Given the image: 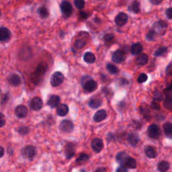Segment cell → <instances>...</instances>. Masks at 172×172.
I'll return each instance as SVG.
<instances>
[{
    "instance_id": "7c38bea8",
    "label": "cell",
    "mask_w": 172,
    "mask_h": 172,
    "mask_svg": "<svg viewBox=\"0 0 172 172\" xmlns=\"http://www.w3.org/2000/svg\"><path fill=\"white\" fill-rule=\"evenodd\" d=\"M30 106L33 110H39L43 106V102L40 98L34 97L31 100Z\"/></svg>"
},
{
    "instance_id": "ee69618b",
    "label": "cell",
    "mask_w": 172,
    "mask_h": 172,
    "mask_svg": "<svg viewBox=\"0 0 172 172\" xmlns=\"http://www.w3.org/2000/svg\"><path fill=\"white\" fill-rule=\"evenodd\" d=\"M117 172H128V170L125 167L120 166L117 170Z\"/></svg>"
},
{
    "instance_id": "83f0119b",
    "label": "cell",
    "mask_w": 172,
    "mask_h": 172,
    "mask_svg": "<svg viewBox=\"0 0 172 172\" xmlns=\"http://www.w3.org/2000/svg\"><path fill=\"white\" fill-rule=\"evenodd\" d=\"M142 50H143V46H142L140 43H135V44L132 45L131 49V53L134 55L140 54Z\"/></svg>"
},
{
    "instance_id": "9a60e30c",
    "label": "cell",
    "mask_w": 172,
    "mask_h": 172,
    "mask_svg": "<svg viewBox=\"0 0 172 172\" xmlns=\"http://www.w3.org/2000/svg\"><path fill=\"white\" fill-rule=\"evenodd\" d=\"M11 32L7 28L2 27L0 29V41L2 42H7L10 39Z\"/></svg>"
},
{
    "instance_id": "d6a6232c",
    "label": "cell",
    "mask_w": 172,
    "mask_h": 172,
    "mask_svg": "<svg viewBox=\"0 0 172 172\" xmlns=\"http://www.w3.org/2000/svg\"><path fill=\"white\" fill-rule=\"evenodd\" d=\"M89 160V157L88 155H86L85 153H81L80 155L79 156V157L77 159L76 162L78 163H85L86 161H88Z\"/></svg>"
},
{
    "instance_id": "bcb514c9",
    "label": "cell",
    "mask_w": 172,
    "mask_h": 172,
    "mask_svg": "<svg viewBox=\"0 0 172 172\" xmlns=\"http://www.w3.org/2000/svg\"><path fill=\"white\" fill-rule=\"evenodd\" d=\"M149 2L153 5H159L162 2V0H149Z\"/></svg>"
},
{
    "instance_id": "484cf974",
    "label": "cell",
    "mask_w": 172,
    "mask_h": 172,
    "mask_svg": "<svg viewBox=\"0 0 172 172\" xmlns=\"http://www.w3.org/2000/svg\"><path fill=\"white\" fill-rule=\"evenodd\" d=\"M46 69H47V64L45 63H41L39 64H38V66L37 67V69L35 71L36 76L44 75Z\"/></svg>"
},
{
    "instance_id": "7bdbcfd3",
    "label": "cell",
    "mask_w": 172,
    "mask_h": 172,
    "mask_svg": "<svg viewBox=\"0 0 172 172\" xmlns=\"http://www.w3.org/2000/svg\"><path fill=\"white\" fill-rule=\"evenodd\" d=\"M151 107L155 110H160V105H159L155 102H153L151 103Z\"/></svg>"
},
{
    "instance_id": "603a6c76",
    "label": "cell",
    "mask_w": 172,
    "mask_h": 172,
    "mask_svg": "<svg viewBox=\"0 0 172 172\" xmlns=\"http://www.w3.org/2000/svg\"><path fill=\"white\" fill-rule=\"evenodd\" d=\"M163 131H164L165 135L169 137L170 139H172V123L171 122H166L163 126Z\"/></svg>"
},
{
    "instance_id": "f35d334b",
    "label": "cell",
    "mask_w": 172,
    "mask_h": 172,
    "mask_svg": "<svg viewBox=\"0 0 172 172\" xmlns=\"http://www.w3.org/2000/svg\"><path fill=\"white\" fill-rule=\"evenodd\" d=\"M114 39V36L112 35V34H106V36H104V41L105 42L107 43H110L112 41H113Z\"/></svg>"
},
{
    "instance_id": "836d02e7",
    "label": "cell",
    "mask_w": 172,
    "mask_h": 172,
    "mask_svg": "<svg viewBox=\"0 0 172 172\" xmlns=\"http://www.w3.org/2000/svg\"><path fill=\"white\" fill-rule=\"evenodd\" d=\"M85 45H86V41L84 39V38H79V39H77L75 42V46L77 49L83 48Z\"/></svg>"
},
{
    "instance_id": "6da1fadb",
    "label": "cell",
    "mask_w": 172,
    "mask_h": 172,
    "mask_svg": "<svg viewBox=\"0 0 172 172\" xmlns=\"http://www.w3.org/2000/svg\"><path fill=\"white\" fill-rule=\"evenodd\" d=\"M117 160L120 165L126 168L135 169L136 167V161L135 159L128 155L127 153L124 151L119 152L117 154Z\"/></svg>"
},
{
    "instance_id": "52a82bcc",
    "label": "cell",
    "mask_w": 172,
    "mask_h": 172,
    "mask_svg": "<svg viewBox=\"0 0 172 172\" xmlns=\"http://www.w3.org/2000/svg\"><path fill=\"white\" fill-rule=\"evenodd\" d=\"M147 133L150 138L153 139H157L160 138V134H161L160 128H159L158 126L155 124H151V125H150L149 127Z\"/></svg>"
},
{
    "instance_id": "8d00e7d4",
    "label": "cell",
    "mask_w": 172,
    "mask_h": 172,
    "mask_svg": "<svg viewBox=\"0 0 172 172\" xmlns=\"http://www.w3.org/2000/svg\"><path fill=\"white\" fill-rule=\"evenodd\" d=\"M147 79H148V76H147V74H141L138 77V79H137V81H138V82L139 84H142V83L145 82V81L147 80Z\"/></svg>"
},
{
    "instance_id": "ba28073f",
    "label": "cell",
    "mask_w": 172,
    "mask_h": 172,
    "mask_svg": "<svg viewBox=\"0 0 172 172\" xmlns=\"http://www.w3.org/2000/svg\"><path fill=\"white\" fill-rule=\"evenodd\" d=\"M59 129L64 133H69L74 130V124L70 120H64L60 124Z\"/></svg>"
},
{
    "instance_id": "ab89813d",
    "label": "cell",
    "mask_w": 172,
    "mask_h": 172,
    "mask_svg": "<svg viewBox=\"0 0 172 172\" xmlns=\"http://www.w3.org/2000/svg\"><path fill=\"white\" fill-rule=\"evenodd\" d=\"M165 14L167 17V18L172 20V7L167 8L165 11Z\"/></svg>"
},
{
    "instance_id": "4fadbf2b",
    "label": "cell",
    "mask_w": 172,
    "mask_h": 172,
    "mask_svg": "<svg viewBox=\"0 0 172 172\" xmlns=\"http://www.w3.org/2000/svg\"><path fill=\"white\" fill-rule=\"evenodd\" d=\"M64 153L67 159H71L75 155V146L74 143H69L64 147Z\"/></svg>"
},
{
    "instance_id": "ffe728a7",
    "label": "cell",
    "mask_w": 172,
    "mask_h": 172,
    "mask_svg": "<svg viewBox=\"0 0 172 172\" xmlns=\"http://www.w3.org/2000/svg\"><path fill=\"white\" fill-rule=\"evenodd\" d=\"M127 141L129 143V144L131 145L132 146H135L140 141V138L139 135L136 134V133H131L128 135Z\"/></svg>"
},
{
    "instance_id": "74e56055",
    "label": "cell",
    "mask_w": 172,
    "mask_h": 172,
    "mask_svg": "<svg viewBox=\"0 0 172 172\" xmlns=\"http://www.w3.org/2000/svg\"><path fill=\"white\" fill-rule=\"evenodd\" d=\"M155 32L153 31V30H151V31H150L147 34V36H146V38H147V39L148 41H153L155 40Z\"/></svg>"
},
{
    "instance_id": "277c9868",
    "label": "cell",
    "mask_w": 172,
    "mask_h": 172,
    "mask_svg": "<svg viewBox=\"0 0 172 172\" xmlns=\"http://www.w3.org/2000/svg\"><path fill=\"white\" fill-rule=\"evenodd\" d=\"M60 7H61L63 16L64 18H67L71 16L73 7L71 4L68 1H63L60 5Z\"/></svg>"
},
{
    "instance_id": "30bf717a",
    "label": "cell",
    "mask_w": 172,
    "mask_h": 172,
    "mask_svg": "<svg viewBox=\"0 0 172 172\" xmlns=\"http://www.w3.org/2000/svg\"><path fill=\"white\" fill-rule=\"evenodd\" d=\"M91 146L92 149L96 153H100L104 148V142L101 139L96 138L92 141Z\"/></svg>"
},
{
    "instance_id": "9c48e42d",
    "label": "cell",
    "mask_w": 172,
    "mask_h": 172,
    "mask_svg": "<svg viewBox=\"0 0 172 172\" xmlns=\"http://www.w3.org/2000/svg\"><path fill=\"white\" fill-rule=\"evenodd\" d=\"M22 153L26 157L32 160L36 155V149L35 147H34L32 145L26 146L22 150Z\"/></svg>"
},
{
    "instance_id": "5b68a950",
    "label": "cell",
    "mask_w": 172,
    "mask_h": 172,
    "mask_svg": "<svg viewBox=\"0 0 172 172\" xmlns=\"http://www.w3.org/2000/svg\"><path fill=\"white\" fill-rule=\"evenodd\" d=\"M164 93L165 98L163 102V106L165 108L172 110V85L165 90Z\"/></svg>"
},
{
    "instance_id": "f1b7e54d",
    "label": "cell",
    "mask_w": 172,
    "mask_h": 172,
    "mask_svg": "<svg viewBox=\"0 0 172 172\" xmlns=\"http://www.w3.org/2000/svg\"><path fill=\"white\" fill-rule=\"evenodd\" d=\"M158 170L161 172H166L170 169V163L166 161H161L158 163Z\"/></svg>"
},
{
    "instance_id": "cb8c5ba5",
    "label": "cell",
    "mask_w": 172,
    "mask_h": 172,
    "mask_svg": "<svg viewBox=\"0 0 172 172\" xmlns=\"http://www.w3.org/2000/svg\"><path fill=\"white\" fill-rule=\"evenodd\" d=\"M102 100L99 98H93L89 100L88 104L92 108H98L102 104Z\"/></svg>"
},
{
    "instance_id": "7dc6e473",
    "label": "cell",
    "mask_w": 172,
    "mask_h": 172,
    "mask_svg": "<svg viewBox=\"0 0 172 172\" xmlns=\"http://www.w3.org/2000/svg\"><path fill=\"white\" fill-rule=\"evenodd\" d=\"M8 100V97L7 96V95H3L2 96V104H4V103H6Z\"/></svg>"
},
{
    "instance_id": "4dcf8cb0",
    "label": "cell",
    "mask_w": 172,
    "mask_h": 172,
    "mask_svg": "<svg viewBox=\"0 0 172 172\" xmlns=\"http://www.w3.org/2000/svg\"><path fill=\"white\" fill-rule=\"evenodd\" d=\"M38 12L42 18H46L49 16V11L45 7H41Z\"/></svg>"
},
{
    "instance_id": "e0dca14e",
    "label": "cell",
    "mask_w": 172,
    "mask_h": 172,
    "mask_svg": "<svg viewBox=\"0 0 172 172\" xmlns=\"http://www.w3.org/2000/svg\"><path fill=\"white\" fill-rule=\"evenodd\" d=\"M124 59V56L122 53V51L120 50H116L115 52L112 55V61L116 63H122Z\"/></svg>"
},
{
    "instance_id": "3957f363",
    "label": "cell",
    "mask_w": 172,
    "mask_h": 172,
    "mask_svg": "<svg viewBox=\"0 0 172 172\" xmlns=\"http://www.w3.org/2000/svg\"><path fill=\"white\" fill-rule=\"evenodd\" d=\"M167 24L166 22L160 20L155 22L153 25V31L158 35H163L166 32Z\"/></svg>"
},
{
    "instance_id": "44dd1931",
    "label": "cell",
    "mask_w": 172,
    "mask_h": 172,
    "mask_svg": "<svg viewBox=\"0 0 172 172\" xmlns=\"http://www.w3.org/2000/svg\"><path fill=\"white\" fill-rule=\"evenodd\" d=\"M148 60V55L145 53H142L140 54L138 57H136L135 62L137 64H139V65H145V64L147 63Z\"/></svg>"
},
{
    "instance_id": "e575fe53",
    "label": "cell",
    "mask_w": 172,
    "mask_h": 172,
    "mask_svg": "<svg viewBox=\"0 0 172 172\" xmlns=\"http://www.w3.org/2000/svg\"><path fill=\"white\" fill-rule=\"evenodd\" d=\"M167 47H164V46L160 47V48H159L155 50V52L154 53V56H155V57H160V56L165 53L167 52Z\"/></svg>"
},
{
    "instance_id": "c3c4849f",
    "label": "cell",
    "mask_w": 172,
    "mask_h": 172,
    "mask_svg": "<svg viewBox=\"0 0 172 172\" xmlns=\"http://www.w3.org/2000/svg\"><path fill=\"white\" fill-rule=\"evenodd\" d=\"M79 15L81 16V17L82 18H86L88 17V15H87V13H86L85 12H81L79 13Z\"/></svg>"
},
{
    "instance_id": "d4e9b609",
    "label": "cell",
    "mask_w": 172,
    "mask_h": 172,
    "mask_svg": "<svg viewBox=\"0 0 172 172\" xmlns=\"http://www.w3.org/2000/svg\"><path fill=\"white\" fill-rule=\"evenodd\" d=\"M128 9L130 10V11L135 13V14H138L141 10V4L139 2L137 1V0L133 1L131 4V6H129Z\"/></svg>"
},
{
    "instance_id": "1f68e13d",
    "label": "cell",
    "mask_w": 172,
    "mask_h": 172,
    "mask_svg": "<svg viewBox=\"0 0 172 172\" xmlns=\"http://www.w3.org/2000/svg\"><path fill=\"white\" fill-rule=\"evenodd\" d=\"M106 68L107 70L111 74H117L118 71V68L111 63L108 64L106 65Z\"/></svg>"
},
{
    "instance_id": "f546056e",
    "label": "cell",
    "mask_w": 172,
    "mask_h": 172,
    "mask_svg": "<svg viewBox=\"0 0 172 172\" xmlns=\"http://www.w3.org/2000/svg\"><path fill=\"white\" fill-rule=\"evenodd\" d=\"M84 59L87 63L91 64V63H93L94 62H95L96 57L93 53H90V52H88L84 55Z\"/></svg>"
},
{
    "instance_id": "7a4b0ae2",
    "label": "cell",
    "mask_w": 172,
    "mask_h": 172,
    "mask_svg": "<svg viewBox=\"0 0 172 172\" xmlns=\"http://www.w3.org/2000/svg\"><path fill=\"white\" fill-rule=\"evenodd\" d=\"M81 85L84 89L88 92H92L97 89L98 84L96 81L91 79L89 77H84L81 79Z\"/></svg>"
},
{
    "instance_id": "2e32d148",
    "label": "cell",
    "mask_w": 172,
    "mask_h": 172,
    "mask_svg": "<svg viewBox=\"0 0 172 172\" xmlns=\"http://www.w3.org/2000/svg\"><path fill=\"white\" fill-rule=\"evenodd\" d=\"M8 82L10 85L13 86H18L21 84V78L20 77L16 74H12L9 75L7 78Z\"/></svg>"
},
{
    "instance_id": "681fc988",
    "label": "cell",
    "mask_w": 172,
    "mask_h": 172,
    "mask_svg": "<svg viewBox=\"0 0 172 172\" xmlns=\"http://www.w3.org/2000/svg\"><path fill=\"white\" fill-rule=\"evenodd\" d=\"M94 172H106L104 168H102V167H99Z\"/></svg>"
},
{
    "instance_id": "f6af8a7d",
    "label": "cell",
    "mask_w": 172,
    "mask_h": 172,
    "mask_svg": "<svg viewBox=\"0 0 172 172\" xmlns=\"http://www.w3.org/2000/svg\"><path fill=\"white\" fill-rule=\"evenodd\" d=\"M6 124V118L2 113H1V127H3Z\"/></svg>"
},
{
    "instance_id": "8992f818",
    "label": "cell",
    "mask_w": 172,
    "mask_h": 172,
    "mask_svg": "<svg viewBox=\"0 0 172 172\" xmlns=\"http://www.w3.org/2000/svg\"><path fill=\"white\" fill-rule=\"evenodd\" d=\"M64 75L61 72L57 71L51 76L50 78V84L53 87H57L59 85H61L64 81Z\"/></svg>"
},
{
    "instance_id": "7402d4cb",
    "label": "cell",
    "mask_w": 172,
    "mask_h": 172,
    "mask_svg": "<svg viewBox=\"0 0 172 172\" xmlns=\"http://www.w3.org/2000/svg\"><path fill=\"white\" fill-rule=\"evenodd\" d=\"M69 112V108L64 104H59L57 108V113L60 117H64Z\"/></svg>"
},
{
    "instance_id": "b9f144b4",
    "label": "cell",
    "mask_w": 172,
    "mask_h": 172,
    "mask_svg": "<svg viewBox=\"0 0 172 172\" xmlns=\"http://www.w3.org/2000/svg\"><path fill=\"white\" fill-rule=\"evenodd\" d=\"M19 132L22 135H26L28 133V128L27 127H22L20 128Z\"/></svg>"
},
{
    "instance_id": "ac0fdd59",
    "label": "cell",
    "mask_w": 172,
    "mask_h": 172,
    "mask_svg": "<svg viewBox=\"0 0 172 172\" xmlns=\"http://www.w3.org/2000/svg\"><path fill=\"white\" fill-rule=\"evenodd\" d=\"M107 117V113L106 110H98L97 112L95 114L93 117L94 121L96 122H102V120H104Z\"/></svg>"
},
{
    "instance_id": "f907efd6",
    "label": "cell",
    "mask_w": 172,
    "mask_h": 172,
    "mask_svg": "<svg viewBox=\"0 0 172 172\" xmlns=\"http://www.w3.org/2000/svg\"><path fill=\"white\" fill-rule=\"evenodd\" d=\"M1 151H2V153H1V157H2L3 156V153H4V149H3V148L2 147H1Z\"/></svg>"
},
{
    "instance_id": "d6986e66",
    "label": "cell",
    "mask_w": 172,
    "mask_h": 172,
    "mask_svg": "<svg viewBox=\"0 0 172 172\" xmlns=\"http://www.w3.org/2000/svg\"><path fill=\"white\" fill-rule=\"evenodd\" d=\"M59 102H60L59 96H58L57 95H52L49 97L47 104H48V105L50 108H54L59 106Z\"/></svg>"
},
{
    "instance_id": "4316f807",
    "label": "cell",
    "mask_w": 172,
    "mask_h": 172,
    "mask_svg": "<svg viewBox=\"0 0 172 172\" xmlns=\"http://www.w3.org/2000/svg\"><path fill=\"white\" fill-rule=\"evenodd\" d=\"M145 153L146 156L150 159H153L156 157L157 153L155 152V150L154 149L153 147H150V146H148L145 149Z\"/></svg>"
},
{
    "instance_id": "d590c367",
    "label": "cell",
    "mask_w": 172,
    "mask_h": 172,
    "mask_svg": "<svg viewBox=\"0 0 172 172\" xmlns=\"http://www.w3.org/2000/svg\"><path fill=\"white\" fill-rule=\"evenodd\" d=\"M74 4L77 9H82L85 6L84 0H74Z\"/></svg>"
},
{
    "instance_id": "60d3db41",
    "label": "cell",
    "mask_w": 172,
    "mask_h": 172,
    "mask_svg": "<svg viewBox=\"0 0 172 172\" xmlns=\"http://www.w3.org/2000/svg\"><path fill=\"white\" fill-rule=\"evenodd\" d=\"M154 99L155 100H161L162 99H163V96H162V94L160 92H155L154 93Z\"/></svg>"
},
{
    "instance_id": "5bb4252c",
    "label": "cell",
    "mask_w": 172,
    "mask_h": 172,
    "mask_svg": "<svg viewBox=\"0 0 172 172\" xmlns=\"http://www.w3.org/2000/svg\"><path fill=\"white\" fill-rule=\"evenodd\" d=\"M15 114L18 118H25L28 114L27 108L24 105H19L16 108Z\"/></svg>"
},
{
    "instance_id": "8fae6325",
    "label": "cell",
    "mask_w": 172,
    "mask_h": 172,
    "mask_svg": "<svg viewBox=\"0 0 172 172\" xmlns=\"http://www.w3.org/2000/svg\"><path fill=\"white\" fill-rule=\"evenodd\" d=\"M128 17L127 14L124 12H120L116 16L115 18V23L118 25V26H122L128 22Z\"/></svg>"
}]
</instances>
